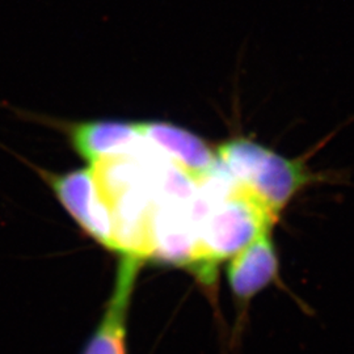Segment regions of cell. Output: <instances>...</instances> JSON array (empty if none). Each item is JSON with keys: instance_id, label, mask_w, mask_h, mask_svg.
I'll return each instance as SVG.
<instances>
[{"instance_id": "3957f363", "label": "cell", "mask_w": 354, "mask_h": 354, "mask_svg": "<svg viewBox=\"0 0 354 354\" xmlns=\"http://www.w3.org/2000/svg\"><path fill=\"white\" fill-rule=\"evenodd\" d=\"M58 201L91 238L117 252L115 226L92 165L67 174L39 171Z\"/></svg>"}, {"instance_id": "8992f818", "label": "cell", "mask_w": 354, "mask_h": 354, "mask_svg": "<svg viewBox=\"0 0 354 354\" xmlns=\"http://www.w3.org/2000/svg\"><path fill=\"white\" fill-rule=\"evenodd\" d=\"M279 279V257L272 231L235 253L227 266L228 286L243 307Z\"/></svg>"}, {"instance_id": "5b68a950", "label": "cell", "mask_w": 354, "mask_h": 354, "mask_svg": "<svg viewBox=\"0 0 354 354\" xmlns=\"http://www.w3.org/2000/svg\"><path fill=\"white\" fill-rule=\"evenodd\" d=\"M140 269L136 260L118 261L112 295L82 354H127V314Z\"/></svg>"}, {"instance_id": "52a82bcc", "label": "cell", "mask_w": 354, "mask_h": 354, "mask_svg": "<svg viewBox=\"0 0 354 354\" xmlns=\"http://www.w3.org/2000/svg\"><path fill=\"white\" fill-rule=\"evenodd\" d=\"M68 136L75 151L91 165L109 158L137 153L145 146L137 124L124 121L77 122L70 127Z\"/></svg>"}, {"instance_id": "7a4b0ae2", "label": "cell", "mask_w": 354, "mask_h": 354, "mask_svg": "<svg viewBox=\"0 0 354 354\" xmlns=\"http://www.w3.org/2000/svg\"><path fill=\"white\" fill-rule=\"evenodd\" d=\"M279 218L235 183L222 192L197 197L196 270L212 281L218 263L232 257L261 234L273 231Z\"/></svg>"}, {"instance_id": "277c9868", "label": "cell", "mask_w": 354, "mask_h": 354, "mask_svg": "<svg viewBox=\"0 0 354 354\" xmlns=\"http://www.w3.org/2000/svg\"><path fill=\"white\" fill-rule=\"evenodd\" d=\"M137 127L149 146L196 184L216 168V151L189 130L162 121L137 122Z\"/></svg>"}, {"instance_id": "6da1fadb", "label": "cell", "mask_w": 354, "mask_h": 354, "mask_svg": "<svg viewBox=\"0 0 354 354\" xmlns=\"http://www.w3.org/2000/svg\"><path fill=\"white\" fill-rule=\"evenodd\" d=\"M320 147L304 156L288 158L256 140L239 137L222 143L216 156L232 181L279 219L283 210L308 188L337 181L329 171H315L308 165Z\"/></svg>"}]
</instances>
